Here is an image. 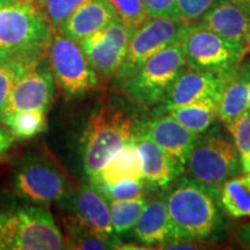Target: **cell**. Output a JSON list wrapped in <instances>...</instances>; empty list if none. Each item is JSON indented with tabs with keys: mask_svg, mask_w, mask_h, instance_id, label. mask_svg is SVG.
<instances>
[{
	"mask_svg": "<svg viewBox=\"0 0 250 250\" xmlns=\"http://www.w3.org/2000/svg\"><path fill=\"white\" fill-rule=\"evenodd\" d=\"M174 241H198L211 237L221 227L223 205L218 188L193 177L168 187L165 195Z\"/></svg>",
	"mask_w": 250,
	"mask_h": 250,
	"instance_id": "cell-1",
	"label": "cell"
},
{
	"mask_svg": "<svg viewBox=\"0 0 250 250\" xmlns=\"http://www.w3.org/2000/svg\"><path fill=\"white\" fill-rule=\"evenodd\" d=\"M54 28L42 6L14 0L0 7V49L12 57L36 61L48 54Z\"/></svg>",
	"mask_w": 250,
	"mask_h": 250,
	"instance_id": "cell-2",
	"label": "cell"
},
{
	"mask_svg": "<svg viewBox=\"0 0 250 250\" xmlns=\"http://www.w3.org/2000/svg\"><path fill=\"white\" fill-rule=\"evenodd\" d=\"M0 249L61 250L66 242L51 212L31 203L0 208Z\"/></svg>",
	"mask_w": 250,
	"mask_h": 250,
	"instance_id": "cell-3",
	"label": "cell"
},
{
	"mask_svg": "<svg viewBox=\"0 0 250 250\" xmlns=\"http://www.w3.org/2000/svg\"><path fill=\"white\" fill-rule=\"evenodd\" d=\"M137 123L120 109L102 105L90 115L83 133L81 154L87 176H94L133 139Z\"/></svg>",
	"mask_w": 250,
	"mask_h": 250,
	"instance_id": "cell-4",
	"label": "cell"
},
{
	"mask_svg": "<svg viewBox=\"0 0 250 250\" xmlns=\"http://www.w3.org/2000/svg\"><path fill=\"white\" fill-rule=\"evenodd\" d=\"M187 66L182 44L175 43L149 57L121 88L131 100L148 108L164 102Z\"/></svg>",
	"mask_w": 250,
	"mask_h": 250,
	"instance_id": "cell-5",
	"label": "cell"
},
{
	"mask_svg": "<svg viewBox=\"0 0 250 250\" xmlns=\"http://www.w3.org/2000/svg\"><path fill=\"white\" fill-rule=\"evenodd\" d=\"M12 184L20 198L34 204L57 202L62 205L76 189L56 162L35 154L24 156L18 162Z\"/></svg>",
	"mask_w": 250,
	"mask_h": 250,
	"instance_id": "cell-6",
	"label": "cell"
},
{
	"mask_svg": "<svg viewBox=\"0 0 250 250\" xmlns=\"http://www.w3.org/2000/svg\"><path fill=\"white\" fill-rule=\"evenodd\" d=\"M188 174L193 179L218 189L242 170L241 153L236 145L213 131L199 134L187 164Z\"/></svg>",
	"mask_w": 250,
	"mask_h": 250,
	"instance_id": "cell-7",
	"label": "cell"
},
{
	"mask_svg": "<svg viewBox=\"0 0 250 250\" xmlns=\"http://www.w3.org/2000/svg\"><path fill=\"white\" fill-rule=\"evenodd\" d=\"M181 44L187 67L195 71L227 73L239 66L248 54L198 22L190 24Z\"/></svg>",
	"mask_w": 250,
	"mask_h": 250,
	"instance_id": "cell-8",
	"label": "cell"
},
{
	"mask_svg": "<svg viewBox=\"0 0 250 250\" xmlns=\"http://www.w3.org/2000/svg\"><path fill=\"white\" fill-rule=\"evenodd\" d=\"M189 26L180 19L149 17L137 27L131 34L123 64L115 76L118 85L122 86L130 79L153 55L175 43H180Z\"/></svg>",
	"mask_w": 250,
	"mask_h": 250,
	"instance_id": "cell-9",
	"label": "cell"
},
{
	"mask_svg": "<svg viewBox=\"0 0 250 250\" xmlns=\"http://www.w3.org/2000/svg\"><path fill=\"white\" fill-rule=\"evenodd\" d=\"M48 58L55 81L67 99L81 96L98 87L99 76L89 65L79 42L57 29L52 34Z\"/></svg>",
	"mask_w": 250,
	"mask_h": 250,
	"instance_id": "cell-10",
	"label": "cell"
},
{
	"mask_svg": "<svg viewBox=\"0 0 250 250\" xmlns=\"http://www.w3.org/2000/svg\"><path fill=\"white\" fill-rule=\"evenodd\" d=\"M133 29L120 19L79 41L89 65L103 79L116 76L127 52Z\"/></svg>",
	"mask_w": 250,
	"mask_h": 250,
	"instance_id": "cell-11",
	"label": "cell"
},
{
	"mask_svg": "<svg viewBox=\"0 0 250 250\" xmlns=\"http://www.w3.org/2000/svg\"><path fill=\"white\" fill-rule=\"evenodd\" d=\"M55 94V78L46 54L15 83L1 112L15 110L46 112L54 101Z\"/></svg>",
	"mask_w": 250,
	"mask_h": 250,
	"instance_id": "cell-12",
	"label": "cell"
},
{
	"mask_svg": "<svg viewBox=\"0 0 250 250\" xmlns=\"http://www.w3.org/2000/svg\"><path fill=\"white\" fill-rule=\"evenodd\" d=\"M233 71L227 73H214L184 68L166 96L162 110L167 111L208 98H220Z\"/></svg>",
	"mask_w": 250,
	"mask_h": 250,
	"instance_id": "cell-13",
	"label": "cell"
},
{
	"mask_svg": "<svg viewBox=\"0 0 250 250\" xmlns=\"http://www.w3.org/2000/svg\"><path fill=\"white\" fill-rule=\"evenodd\" d=\"M61 206L71 211L83 226L96 235L104 239L117 236L111 225L110 208L107 199L90 183H81Z\"/></svg>",
	"mask_w": 250,
	"mask_h": 250,
	"instance_id": "cell-14",
	"label": "cell"
},
{
	"mask_svg": "<svg viewBox=\"0 0 250 250\" xmlns=\"http://www.w3.org/2000/svg\"><path fill=\"white\" fill-rule=\"evenodd\" d=\"M138 127L186 170L190 153L199 134L187 129L167 112L138 124Z\"/></svg>",
	"mask_w": 250,
	"mask_h": 250,
	"instance_id": "cell-15",
	"label": "cell"
},
{
	"mask_svg": "<svg viewBox=\"0 0 250 250\" xmlns=\"http://www.w3.org/2000/svg\"><path fill=\"white\" fill-rule=\"evenodd\" d=\"M133 142L138 149L144 180L146 186L152 191L166 189L179 179L184 169L166 153L160 146H158L146 133H144L137 124Z\"/></svg>",
	"mask_w": 250,
	"mask_h": 250,
	"instance_id": "cell-16",
	"label": "cell"
},
{
	"mask_svg": "<svg viewBox=\"0 0 250 250\" xmlns=\"http://www.w3.org/2000/svg\"><path fill=\"white\" fill-rule=\"evenodd\" d=\"M198 23L250 51V17L230 0H215Z\"/></svg>",
	"mask_w": 250,
	"mask_h": 250,
	"instance_id": "cell-17",
	"label": "cell"
},
{
	"mask_svg": "<svg viewBox=\"0 0 250 250\" xmlns=\"http://www.w3.org/2000/svg\"><path fill=\"white\" fill-rule=\"evenodd\" d=\"M117 19L107 0H85L70 14L57 30L77 42Z\"/></svg>",
	"mask_w": 250,
	"mask_h": 250,
	"instance_id": "cell-18",
	"label": "cell"
},
{
	"mask_svg": "<svg viewBox=\"0 0 250 250\" xmlns=\"http://www.w3.org/2000/svg\"><path fill=\"white\" fill-rule=\"evenodd\" d=\"M133 236L145 246L165 245L174 241V229L165 196L147 201L133 227Z\"/></svg>",
	"mask_w": 250,
	"mask_h": 250,
	"instance_id": "cell-19",
	"label": "cell"
},
{
	"mask_svg": "<svg viewBox=\"0 0 250 250\" xmlns=\"http://www.w3.org/2000/svg\"><path fill=\"white\" fill-rule=\"evenodd\" d=\"M250 109V62H241L227 80L218 103V118L224 123Z\"/></svg>",
	"mask_w": 250,
	"mask_h": 250,
	"instance_id": "cell-20",
	"label": "cell"
},
{
	"mask_svg": "<svg viewBox=\"0 0 250 250\" xmlns=\"http://www.w3.org/2000/svg\"><path fill=\"white\" fill-rule=\"evenodd\" d=\"M142 179H144L142 159L132 139L120 152L112 156L98 174L90 176L89 181L116 184L123 181Z\"/></svg>",
	"mask_w": 250,
	"mask_h": 250,
	"instance_id": "cell-21",
	"label": "cell"
},
{
	"mask_svg": "<svg viewBox=\"0 0 250 250\" xmlns=\"http://www.w3.org/2000/svg\"><path fill=\"white\" fill-rule=\"evenodd\" d=\"M220 98H208L169 109L166 112L197 134L208 132L218 118V103Z\"/></svg>",
	"mask_w": 250,
	"mask_h": 250,
	"instance_id": "cell-22",
	"label": "cell"
},
{
	"mask_svg": "<svg viewBox=\"0 0 250 250\" xmlns=\"http://www.w3.org/2000/svg\"><path fill=\"white\" fill-rule=\"evenodd\" d=\"M220 201L230 217L250 218V174L237 175L225 182L220 188Z\"/></svg>",
	"mask_w": 250,
	"mask_h": 250,
	"instance_id": "cell-23",
	"label": "cell"
},
{
	"mask_svg": "<svg viewBox=\"0 0 250 250\" xmlns=\"http://www.w3.org/2000/svg\"><path fill=\"white\" fill-rule=\"evenodd\" d=\"M0 123L5 125L14 139L33 138L46 130L45 112L41 110L1 112Z\"/></svg>",
	"mask_w": 250,
	"mask_h": 250,
	"instance_id": "cell-24",
	"label": "cell"
},
{
	"mask_svg": "<svg viewBox=\"0 0 250 250\" xmlns=\"http://www.w3.org/2000/svg\"><path fill=\"white\" fill-rule=\"evenodd\" d=\"M65 229H66V249H118L121 240L118 236L111 239H104L83 226L76 215L71 214L65 219Z\"/></svg>",
	"mask_w": 250,
	"mask_h": 250,
	"instance_id": "cell-25",
	"label": "cell"
},
{
	"mask_svg": "<svg viewBox=\"0 0 250 250\" xmlns=\"http://www.w3.org/2000/svg\"><path fill=\"white\" fill-rule=\"evenodd\" d=\"M147 199L145 196L133 199H120L110 202L111 225L114 232L122 235L133 229L134 225L142 214Z\"/></svg>",
	"mask_w": 250,
	"mask_h": 250,
	"instance_id": "cell-26",
	"label": "cell"
},
{
	"mask_svg": "<svg viewBox=\"0 0 250 250\" xmlns=\"http://www.w3.org/2000/svg\"><path fill=\"white\" fill-rule=\"evenodd\" d=\"M46 56V55H45ZM41 59V58H40ZM40 59L26 61V59L12 58L0 66V114L4 110L6 102L15 83L22 78Z\"/></svg>",
	"mask_w": 250,
	"mask_h": 250,
	"instance_id": "cell-27",
	"label": "cell"
},
{
	"mask_svg": "<svg viewBox=\"0 0 250 250\" xmlns=\"http://www.w3.org/2000/svg\"><path fill=\"white\" fill-rule=\"evenodd\" d=\"M89 183L95 188L101 195L109 202L120 201V199H133L145 196V189L147 188L145 180L123 181L116 184H107L103 182Z\"/></svg>",
	"mask_w": 250,
	"mask_h": 250,
	"instance_id": "cell-28",
	"label": "cell"
},
{
	"mask_svg": "<svg viewBox=\"0 0 250 250\" xmlns=\"http://www.w3.org/2000/svg\"><path fill=\"white\" fill-rule=\"evenodd\" d=\"M107 1L114 9L117 18L133 30L149 18L143 0H107Z\"/></svg>",
	"mask_w": 250,
	"mask_h": 250,
	"instance_id": "cell-29",
	"label": "cell"
},
{
	"mask_svg": "<svg viewBox=\"0 0 250 250\" xmlns=\"http://www.w3.org/2000/svg\"><path fill=\"white\" fill-rule=\"evenodd\" d=\"M85 0H40L39 4L48 18L54 29H58L61 24L70 17L76 8Z\"/></svg>",
	"mask_w": 250,
	"mask_h": 250,
	"instance_id": "cell-30",
	"label": "cell"
},
{
	"mask_svg": "<svg viewBox=\"0 0 250 250\" xmlns=\"http://www.w3.org/2000/svg\"><path fill=\"white\" fill-rule=\"evenodd\" d=\"M225 124L241 155L250 154V109Z\"/></svg>",
	"mask_w": 250,
	"mask_h": 250,
	"instance_id": "cell-31",
	"label": "cell"
},
{
	"mask_svg": "<svg viewBox=\"0 0 250 250\" xmlns=\"http://www.w3.org/2000/svg\"><path fill=\"white\" fill-rule=\"evenodd\" d=\"M215 0H176L181 20L188 24L198 22Z\"/></svg>",
	"mask_w": 250,
	"mask_h": 250,
	"instance_id": "cell-32",
	"label": "cell"
},
{
	"mask_svg": "<svg viewBox=\"0 0 250 250\" xmlns=\"http://www.w3.org/2000/svg\"><path fill=\"white\" fill-rule=\"evenodd\" d=\"M143 2L148 17L181 20L176 0H143Z\"/></svg>",
	"mask_w": 250,
	"mask_h": 250,
	"instance_id": "cell-33",
	"label": "cell"
},
{
	"mask_svg": "<svg viewBox=\"0 0 250 250\" xmlns=\"http://www.w3.org/2000/svg\"><path fill=\"white\" fill-rule=\"evenodd\" d=\"M13 142L14 137L9 133V131L6 130L5 127L0 126V160L11 147Z\"/></svg>",
	"mask_w": 250,
	"mask_h": 250,
	"instance_id": "cell-34",
	"label": "cell"
},
{
	"mask_svg": "<svg viewBox=\"0 0 250 250\" xmlns=\"http://www.w3.org/2000/svg\"><path fill=\"white\" fill-rule=\"evenodd\" d=\"M250 17V0H230Z\"/></svg>",
	"mask_w": 250,
	"mask_h": 250,
	"instance_id": "cell-35",
	"label": "cell"
},
{
	"mask_svg": "<svg viewBox=\"0 0 250 250\" xmlns=\"http://www.w3.org/2000/svg\"><path fill=\"white\" fill-rule=\"evenodd\" d=\"M241 164H242V171L250 174V154L241 155Z\"/></svg>",
	"mask_w": 250,
	"mask_h": 250,
	"instance_id": "cell-36",
	"label": "cell"
},
{
	"mask_svg": "<svg viewBox=\"0 0 250 250\" xmlns=\"http://www.w3.org/2000/svg\"><path fill=\"white\" fill-rule=\"evenodd\" d=\"M12 58H14V57H12L8 52H6V51H4V50L0 49V66H1V65H4L5 62H7L8 61H11Z\"/></svg>",
	"mask_w": 250,
	"mask_h": 250,
	"instance_id": "cell-37",
	"label": "cell"
},
{
	"mask_svg": "<svg viewBox=\"0 0 250 250\" xmlns=\"http://www.w3.org/2000/svg\"><path fill=\"white\" fill-rule=\"evenodd\" d=\"M242 237H243V240H245L246 245L250 248V225L247 226L245 232H243V234H242Z\"/></svg>",
	"mask_w": 250,
	"mask_h": 250,
	"instance_id": "cell-38",
	"label": "cell"
},
{
	"mask_svg": "<svg viewBox=\"0 0 250 250\" xmlns=\"http://www.w3.org/2000/svg\"><path fill=\"white\" fill-rule=\"evenodd\" d=\"M14 0H0V7H2V6H6V5H9L11 2H13Z\"/></svg>",
	"mask_w": 250,
	"mask_h": 250,
	"instance_id": "cell-39",
	"label": "cell"
}]
</instances>
